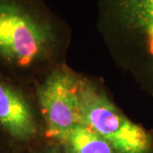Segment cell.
I'll use <instances>...</instances> for the list:
<instances>
[{"instance_id":"6da1fadb","label":"cell","mask_w":153,"mask_h":153,"mask_svg":"<svg viewBox=\"0 0 153 153\" xmlns=\"http://www.w3.org/2000/svg\"><path fill=\"white\" fill-rule=\"evenodd\" d=\"M97 27L115 62L153 97V0H98Z\"/></svg>"},{"instance_id":"7a4b0ae2","label":"cell","mask_w":153,"mask_h":153,"mask_svg":"<svg viewBox=\"0 0 153 153\" xmlns=\"http://www.w3.org/2000/svg\"><path fill=\"white\" fill-rule=\"evenodd\" d=\"M68 38L63 22L42 0H0V60L19 68L59 55Z\"/></svg>"},{"instance_id":"3957f363","label":"cell","mask_w":153,"mask_h":153,"mask_svg":"<svg viewBox=\"0 0 153 153\" xmlns=\"http://www.w3.org/2000/svg\"><path fill=\"white\" fill-rule=\"evenodd\" d=\"M82 124L103 137L117 153H153V131L129 120L102 89L80 79Z\"/></svg>"},{"instance_id":"277c9868","label":"cell","mask_w":153,"mask_h":153,"mask_svg":"<svg viewBox=\"0 0 153 153\" xmlns=\"http://www.w3.org/2000/svg\"><path fill=\"white\" fill-rule=\"evenodd\" d=\"M80 79L69 69L60 67L50 71L38 88V105L47 134L57 141L74 127L82 124Z\"/></svg>"},{"instance_id":"5b68a950","label":"cell","mask_w":153,"mask_h":153,"mask_svg":"<svg viewBox=\"0 0 153 153\" xmlns=\"http://www.w3.org/2000/svg\"><path fill=\"white\" fill-rule=\"evenodd\" d=\"M0 127L17 141L33 140L38 132L36 116L19 90L0 78Z\"/></svg>"},{"instance_id":"8992f818","label":"cell","mask_w":153,"mask_h":153,"mask_svg":"<svg viewBox=\"0 0 153 153\" xmlns=\"http://www.w3.org/2000/svg\"><path fill=\"white\" fill-rule=\"evenodd\" d=\"M58 142L67 153H117L103 137L83 124L74 127Z\"/></svg>"},{"instance_id":"52a82bcc","label":"cell","mask_w":153,"mask_h":153,"mask_svg":"<svg viewBox=\"0 0 153 153\" xmlns=\"http://www.w3.org/2000/svg\"><path fill=\"white\" fill-rule=\"evenodd\" d=\"M38 153H67L64 146L59 143V145H53L44 149Z\"/></svg>"},{"instance_id":"ba28073f","label":"cell","mask_w":153,"mask_h":153,"mask_svg":"<svg viewBox=\"0 0 153 153\" xmlns=\"http://www.w3.org/2000/svg\"><path fill=\"white\" fill-rule=\"evenodd\" d=\"M0 153H3V152H2V151H1V150H0Z\"/></svg>"}]
</instances>
